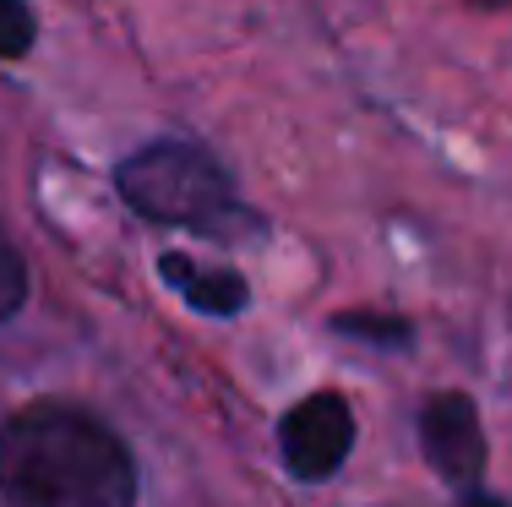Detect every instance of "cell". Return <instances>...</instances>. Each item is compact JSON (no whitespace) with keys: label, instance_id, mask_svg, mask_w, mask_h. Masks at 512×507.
<instances>
[{"label":"cell","instance_id":"1","mask_svg":"<svg viewBox=\"0 0 512 507\" xmlns=\"http://www.w3.org/2000/svg\"><path fill=\"white\" fill-rule=\"evenodd\" d=\"M0 497L11 507H137V464L88 409L33 404L0 426Z\"/></svg>","mask_w":512,"mask_h":507},{"label":"cell","instance_id":"2","mask_svg":"<svg viewBox=\"0 0 512 507\" xmlns=\"http://www.w3.org/2000/svg\"><path fill=\"white\" fill-rule=\"evenodd\" d=\"M120 197L153 224L197 229V235L235 240L251 235V213L235 197L229 175L191 142H148L120 164Z\"/></svg>","mask_w":512,"mask_h":507},{"label":"cell","instance_id":"3","mask_svg":"<svg viewBox=\"0 0 512 507\" xmlns=\"http://www.w3.org/2000/svg\"><path fill=\"white\" fill-rule=\"evenodd\" d=\"M278 442H284V464L295 480H327L355 448V415L338 393H311L284 415Z\"/></svg>","mask_w":512,"mask_h":507},{"label":"cell","instance_id":"4","mask_svg":"<svg viewBox=\"0 0 512 507\" xmlns=\"http://www.w3.org/2000/svg\"><path fill=\"white\" fill-rule=\"evenodd\" d=\"M420 442H425V458L436 464V475L458 491H480V475H485V431H480V415L463 393H436L431 404L420 409Z\"/></svg>","mask_w":512,"mask_h":507},{"label":"cell","instance_id":"5","mask_svg":"<svg viewBox=\"0 0 512 507\" xmlns=\"http://www.w3.org/2000/svg\"><path fill=\"white\" fill-rule=\"evenodd\" d=\"M158 273H164V279L175 284L197 311H207V317H235V311L251 300V289H246L240 273H229V268H191L186 257H175V251L158 262Z\"/></svg>","mask_w":512,"mask_h":507},{"label":"cell","instance_id":"6","mask_svg":"<svg viewBox=\"0 0 512 507\" xmlns=\"http://www.w3.org/2000/svg\"><path fill=\"white\" fill-rule=\"evenodd\" d=\"M22 300H28V268H22L17 246H11L6 229H0V322L17 317Z\"/></svg>","mask_w":512,"mask_h":507},{"label":"cell","instance_id":"7","mask_svg":"<svg viewBox=\"0 0 512 507\" xmlns=\"http://www.w3.org/2000/svg\"><path fill=\"white\" fill-rule=\"evenodd\" d=\"M33 44V11L28 0H0V55L17 60Z\"/></svg>","mask_w":512,"mask_h":507},{"label":"cell","instance_id":"8","mask_svg":"<svg viewBox=\"0 0 512 507\" xmlns=\"http://www.w3.org/2000/svg\"><path fill=\"white\" fill-rule=\"evenodd\" d=\"M338 333H360V338H376V344H409V322L404 317H382V311L338 317Z\"/></svg>","mask_w":512,"mask_h":507}]
</instances>
